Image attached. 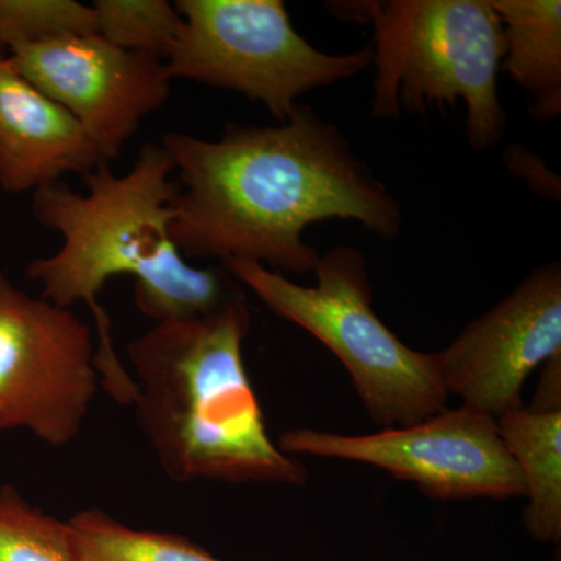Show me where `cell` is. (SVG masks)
<instances>
[{
	"label": "cell",
	"instance_id": "cell-1",
	"mask_svg": "<svg viewBox=\"0 0 561 561\" xmlns=\"http://www.w3.org/2000/svg\"><path fill=\"white\" fill-rule=\"evenodd\" d=\"M176 179L171 236L184 257L251 261L313 272L317 221H359L386 241L402 231L400 202L334 124L298 103L275 127L230 124L220 139L164 133Z\"/></svg>",
	"mask_w": 561,
	"mask_h": 561
},
{
	"label": "cell",
	"instance_id": "cell-2",
	"mask_svg": "<svg viewBox=\"0 0 561 561\" xmlns=\"http://www.w3.org/2000/svg\"><path fill=\"white\" fill-rule=\"evenodd\" d=\"M83 180L87 192L60 183L33 192V217L61 236L60 249L25 272L44 300L66 309L83 301L95 313L105 284L131 275L136 306L158 323L206 316L242 297L224 265L194 267L173 242L179 186L161 144L147 142L124 175H114L105 162Z\"/></svg>",
	"mask_w": 561,
	"mask_h": 561
},
{
	"label": "cell",
	"instance_id": "cell-3",
	"mask_svg": "<svg viewBox=\"0 0 561 561\" xmlns=\"http://www.w3.org/2000/svg\"><path fill=\"white\" fill-rule=\"evenodd\" d=\"M245 297L217 311L158 321L128 345L140 430L175 482H272L300 486L305 465L268 437L243 341Z\"/></svg>",
	"mask_w": 561,
	"mask_h": 561
},
{
	"label": "cell",
	"instance_id": "cell-4",
	"mask_svg": "<svg viewBox=\"0 0 561 561\" xmlns=\"http://www.w3.org/2000/svg\"><path fill=\"white\" fill-rule=\"evenodd\" d=\"M342 20L370 22L378 119H400L402 111L467 108L465 133L476 150L500 142L507 113L497 92L504 35L490 0H387L331 2Z\"/></svg>",
	"mask_w": 561,
	"mask_h": 561
},
{
	"label": "cell",
	"instance_id": "cell-5",
	"mask_svg": "<svg viewBox=\"0 0 561 561\" xmlns=\"http://www.w3.org/2000/svg\"><path fill=\"white\" fill-rule=\"evenodd\" d=\"M221 265L272 312L309 332L342 362L373 423L402 427L445 411L449 397L434 353L409 348L376 316L360 250L341 245L320 256L312 287L257 262Z\"/></svg>",
	"mask_w": 561,
	"mask_h": 561
},
{
	"label": "cell",
	"instance_id": "cell-6",
	"mask_svg": "<svg viewBox=\"0 0 561 561\" xmlns=\"http://www.w3.org/2000/svg\"><path fill=\"white\" fill-rule=\"evenodd\" d=\"M179 39L165 58L171 79H190L261 102L279 124L306 92L348 80L373 47L324 54L291 25L280 0H179Z\"/></svg>",
	"mask_w": 561,
	"mask_h": 561
},
{
	"label": "cell",
	"instance_id": "cell-7",
	"mask_svg": "<svg viewBox=\"0 0 561 561\" xmlns=\"http://www.w3.org/2000/svg\"><path fill=\"white\" fill-rule=\"evenodd\" d=\"M91 328L0 271V432L25 430L61 448L79 437L95 397Z\"/></svg>",
	"mask_w": 561,
	"mask_h": 561
},
{
	"label": "cell",
	"instance_id": "cell-8",
	"mask_svg": "<svg viewBox=\"0 0 561 561\" xmlns=\"http://www.w3.org/2000/svg\"><path fill=\"white\" fill-rule=\"evenodd\" d=\"M278 448L289 456L306 454L373 465L415 483L435 500L526 496L522 472L502 440L497 420L465 404L376 434L286 431Z\"/></svg>",
	"mask_w": 561,
	"mask_h": 561
},
{
	"label": "cell",
	"instance_id": "cell-9",
	"mask_svg": "<svg viewBox=\"0 0 561 561\" xmlns=\"http://www.w3.org/2000/svg\"><path fill=\"white\" fill-rule=\"evenodd\" d=\"M561 354V265L535 268L434 353L446 393L493 419L523 405L531 371Z\"/></svg>",
	"mask_w": 561,
	"mask_h": 561
},
{
	"label": "cell",
	"instance_id": "cell-10",
	"mask_svg": "<svg viewBox=\"0 0 561 561\" xmlns=\"http://www.w3.org/2000/svg\"><path fill=\"white\" fill-rule=\"evenodd\" d=\"M14 68L68 110L110 162L171 94L165 61L122 50L99 35L68 36L9 50Z\"/></svg>",
	"mask_w": 561,
	"mask_h": 561
},
{
	"label": "cell",
	"instance_id": "cell-11",
	"mask_svg": "<svg viewBox=\"0 0 561 561\" xmlns=\"http://www.w3.org/2000/svg\"><path fill=\"white\" fill-rule=\"evenodd\" d=\"M105 164L79 121L0 57V187L36 192ZM108 164V162H106Z\"/></svg>",
	"mask_w": 561,
	"mask_h": 561
},
{
	"label": "cell",
	"instance_id": "cell-12",
	"mask_svg": "<svg viewBox=\"0 0 561 561\" xmlns=\"http://www.w3.org/2000/svg\"><path fill=\"white\" fill-rule=\"evenodd\" d=\"M502 24L504 69L531 95L529 114L553 121L561 113L560 0H490Z\"/></svg>",
	"mask_w": 561,
	"mask_h": 561
},
{
	"label": "cell",
	"instance_id": "cell-13",
	"mask_svg": "<svg viewBox=\"0 0 561 561\" xmlns=\"http://www.w3.org/2000/svg\"><path fill=\"white\" fill-rule=\"evenodd\" d=\"M508 453L522 472L526 497L524 526L531 538H561V409L519 405L497 419Z\"/></svg>",
	"mask_w": 561,
	"mask_h": 561
},
{
	"label": "cell",
	"instance_id": "cell-14",
	"mask_svg": "<svg viewBox=\"0 0 561 561\" xmlns=\"http://www.w3.org/2000/svg\"><path fill=\"white\" fill-rule=\"evenodd\" d=\"M81 561H227L180 535L133 529L99 508L68 522Z\"/></svg>",
	"mask_w": 561,
	"mask_h": 561
},
{
	"label": "cell",
	"instance_id": "cell-15",
	"mask_svg": "<svg viewBox=\"0 0 561 561\" xmlns=\"http://www.w3.org/2000/svg\"><path fill=\"white\" fill-rule=\"evenodd\" d=\"M98 35L122 50L165 61L181 32V14L168 0H98Z\"/></svg>",
	"mask_w": 561,
	"mask_h": 561
},
{
	"label": "cell",
	"instance_id": "cell-16",
	"mask_svg": "<svg viewBox=\"0 0 561 561\" xmlns=\"http://www.w3.org/2000/svg\"><path fill=\"white\" fill-rule=\"evenodd\" d=\"M0 561H81L62 523L33 507L14 486L0 489Z\"/></svg>",
	"mask_w": 561,
	"mask_h": 561
},
{
	"label": "cell",
	"instance_id": "cell-17",
	"mask_svg": "<svg viewBox=\"0 0 561 561\" xmlns=\"http://www.w3.org/2000/svg\"><path fill=\"white\" fill-rule=\"evenodd\" d=\"M98 35L94 7L73 0H0V46L9 50L68 36Z\"/></svg>",
	"mask_w": 561,
	"mask_h": 561
},
{
	"label": "cell",
	"instance_id": "cell-18",
	"mask_svg": "<svg viewBox=\"0 0 561 561\" xmlns=\"http://www.w3.org/2000/svg\"><path fill=\"white\" fill-rule=\"evenodd\" d=\"M504 161L508 171L523 180L527 186L541 197L560 201L561 181L546 164L541 157L524 147L523 144H513L504 153Z\"/></svg>",
	"mask_w": 561,
	"mask_h": 561
},
{
	"label": "cell",
	"instance_id": "cell-19",
	"mask_svg": "<svg viewBox=\"0 0 561 561\" xmlns=\"http://www.w3.org/2000/svg\"><path fill=\"white\" fill-rule=\"evenodd\" d=\"M530 408L542 409V411L545 409H561V354L542 365L537 397Z\"/></svg>",
	"mask_w": 561,
	"mask_h": 561
},
{
	"label": "cell",
	"instance_id": "cell-20",
	"mask_svg": "<svg viewBox=\"0 0 561 561\" xmlns=\"http://www.w3.org/2000/svg\"><path fill=\"white\" fill-rule=\"evenodd\" d=\"M5 55H7L5 49H3L2 46H0V57H5Z\"/></svg>",
	"mask_w": 561,
	"mask_h": 561
}]
</instances>
